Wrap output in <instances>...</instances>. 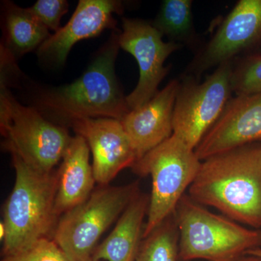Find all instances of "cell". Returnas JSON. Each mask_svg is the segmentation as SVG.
Returning a JSON list of instances; mask_svg holds the SVG:
<instances>
[{"label": "cell", "instance_id": "cell-1", "mask_svg": "<svg viewBox=\"0 0 261 261\" xmlns=\"http://www.w3.org/2000/svg\"><path fill=\"white\" fill-rule=\"evenodd\" d=\"M189 196L228 219L261 227V145L250 144L204 160Z\"/></svg>", "mask_w": 261, "mask_h": 261}, {"label": "cell", "instance_id": "cell-2", "mask_svg": "<svg viewBox=\"0 0 261 261\" xmlns=\"http://www.w3.org/2000/svg\"><path fill=\"white\" fill-rule=\"evenodd\" d=\"M119 48L114 33L78 80L43 93L36 108L60 125L82 118L121 121L130 111L115 71Z\"/></svg>", "mask_w": 261, "mask_h": 261}, {"label": "cell", "instance_id": "cell-3", "mask_svg": "<svg viewBox=\"0 0 261 261\" xmlns=\"http://www.w3.org/2000/svg\"><path fill=\"white\" fill-rule=\"evenodd\" d=\"M13 156L14 187L3 206L5 237L3 257L13 255L42 239L53 238L60 218L55 211L58 171L42 173Z\"/></svg>", "mask_w": 261, "mask_h": 261}, {"label": "cell", "instance_id": "cell-4", "mask_svg": "<svg viewBox=\"0 0 261 261\" xmlns=\"http://www.w3.org/2000/svg\"><path fill=\"white\" fill-rule=\"evenodd\" d=\"M179 231L178 260L233 261L261 246V231L214 214L185 195L174 213Z\"/></svg>", "mask_w": 261, "mask_h": 261}, {"label": "cell", "instance_id": "cell-5", "mask_svg": "<svg viewBox=\"0 0 261 261\" xmlns=\"http://www.w3.org/2000/svg\"><path fill=\"white\" fill-rule=\"evenodd\" d=\"M0 132L3 148L42 173L54 171L72 140L64 126L20 104L5 86L0 93Z\"/></svg>", "mask_w": 261, "mask_h": 261}, {"label": "cell", "instance_id": "cell-6", "mask_svg": "<svg viewBox=\"0 0 261 261\" xmlns=\"http://www.w3.org/2000/svg\"><path fill=\"white\" fill-rule=\"evenodd\" d=\"M201 163L195 149L173 134L132 166L140 176L150 175L152 178V192L142 238L174 214L185 190L197 176Z\"/></svg>", "mask_w": 261, "mask_h": 261}, {"label": "cell", "instance_id": "cell-7", "mask_svg": "<svg viewBox=\"0 0 261 261\" xmlns=\"http://www.w3.org/2000/svg\"><path fill=\"white\" fill-rule=\"evenodd\" d=\"M139 194V181L99 185L87 200L60 218L51 240L70 260L89 258L103 233Z\"/></svg>", "mask_w": 261, "mask_h": 261}, {"label": "cell", "instance_id": "cell-8", "mask_svg": "<svg viewBox=\"0 0 261 261\" xmlns=\"http://www.w3.org/2000/svg\"><path fill=\"white\" fill-rule=\"evenodd\" d=\"M233 61L219 65L202 83L187 76L180 82L173 111V135L195 149L219 119L231 97Z\"/></svg>", "mask_w": 261, "mask_h": 261}, {"label": "cell", "instance_id": "cell-9", "mask_svg": "<svg viewBox=\"0 0 261 261\" xmlns=\"http://www.w3.org/2000/svg\"><path fill=\"white\" fill-rule=\"evenodd\" d=\"M152 23L140 19L123 18L122 32L118 34L120 48L135 57L140 68V79L126 99L129 111L148 102L157 94L159 84L168 75V57L183 47L173 42H166Z\"/></svg>", "mask_w": 261, "mask_h": 261}, {"label": "cell", "instance_id": "cell-10", "mask_svg": "<svg viewBox=\"0 0 261 261\" xmlns=\"http://www.w3.org/2000/svg\"><path fill=\"white\" fill-rule=\"evenodd\" d=\"M261 47V0H240L221 22L190 70L195 75Z\"/></svg>", "mask_w": 261, "mask_h": 261}, {"label": "cell", "instance_id": "cell-11", "mask_svg": "<svg viewBox=\"0 0 261 261\" xmlns=\"http://www.w3.org/2000/svg\"><path fill=\"white\" fill-rule=\"evenodd\" d=\"M69 125L88 144L93 156L94 178L99 185H108L122 170L137 162L135 149L119 120L82 118Z\"/></svg>", "mask_w": 261, "mask_h": 261}, {"label": "cell", "instance_id": "cell-12", "mask_svg": "<svg viewBox=\"0 0 261 261\" xmlns=\"http://www.w3.org/2000/svg\"><path fill=\"white\" fill-rule=\"evenodd\" d=\"M261 141V93L231 97L195 149L201 161Z\"/></svg>", "mask_w": 261, "mask_h": 261}, {"label": "cell", "instance_id": "cell-13", "mask_svg": "<svg viewBox=\"0 0 261 261\" xmlns=\"http://www.w3.org/2000/svg\"><path fill=\"white\" fill-rule=\"evenodd\" d=\"M123 12L121 1L80 0L66 25L51 34L38 49L39 58L53 65L64 64L75 43L114 28L116 21L113 14L121 15Z\"/></svg>", "mask_w": 261, "mask_h": 261}, {"label": "cell", "instance_id": "cell-14", "mask_svg": "<svg viewBox=\"0 0 261 261\" xmlns=\"http://www.w3.org/2000/svg\"><path fill=\"white\" fill-rule=\"evenodd\" d=\"M180 81L171 80L144 106L130 111L121 120L137 161L173 134V118Z\"/></svg>", "mask_w": 261, "mask_h": 261}, {"label": "cell", "instance_id": "cell-15", "mask_svg": "<svg viewBox=\"0 0 261 261\" xmlns=\"http://www.w3.org/2000/svg\"><path fill=\"white\" fill-rule=\"evenodd\" d=\"M87 141L80 135L72 137L58 168L55 211L58 217L80 205L94 191L95 178L89 163Z\"/></svg>", "mask_w": 261, "mask_h": 261}, {"label": "cell", "instance_id": "cell-16", "mask_svg": "<svg viewBox=\"0 0 261 261\" xmlns=\"http://www.w3.org/2000/svg\"><path fill=\"white\" fill-rule=\"evenodd\" d=\"M149 204V196L139 194L120 216L112 232L96 247L92 257L99 261H135Z\"/></svg>", "mask_w": 261, "mask_h": 261}, {"label": "cell", "instance_id": "cell-17", "mask_svg": "<svg viewBox=\"0 0 261 261\" xmlns=\"http://www.w3.org/2000/svg\"><path fill=\"white\" fill-rule=\"evenodd\" d=\"M4 20L5 44L1 51L14 60L39 49L51 35L29 8H20L11 2L5 3Z\"/></svg>", "mask_w": 261, "mask_h": 261}, {"label": "cell", "instance_id": "cell-18", "mask_svg": "<svg viewBox=\"0 0 261 261\" xmlns=\"http://www.w3.org/2000/svg\"><path fill=\"white\" fill-rule=\"evenodd\" d=\"M192 7V0H165L152 24L169 42L192 45L197 37Z\"/></svg>", "mask_w": 261, "mask_h": 261}, {"label": "cell", "instance_id": "cell-19", "mask_svg": "<svg viewBox=\"0 0 261 261\" xmlns=\"http://www.w3.org/2000/svg\"><path fill=\"white\" fill-rule=\"evenodd\" d=\"M179 231L174 214L141 242L135 261H178Z\"/></svg>", "mask_w": 261, "mask_h": 261}, {"label": "cell", "instance_id": "cell-20", "mask_svg": "<svg viewBox=\"0 0 261 261\" xmlns=\"http://www.w3.org/2000/svg\"><path fill=\"white\" fill-rule=\"evenodd\" d=\"M231 86L236 96L261 93V51L247 55L233 63Z\"/></svg>", "mask_w": 261, "mask_h": 261}, {"label": "cell", "instance_id": "cell-21", "mask_svg": "<svg viewBox=\"0 0 261 261\" xmlns=\"http://www.w3.org/2000/svg\"><path fill=\"white\" fill-rule=\"evenodd\" d=\"M1 261H71L51 239L45 238Z\"/></svg>", "mask_w": 261, "mask_h": 261}, {"label": "cell", "instance_id": "cell-22", "mask_svg": "<svg viewBox=\"0 0 261 261\" xmlns=\"http://www.w3.org/2000/svg\"><path fill=\"white\" fill-rule=\"evenodd\" d=\"M29 9L44 27L56 32L61 29V18L68 12V3L65 0H38Z\"/></svg>", "mask_w": 261, "mask_h": 261}, {"label": "cell", "instance_id": "cell-23", "mask_svg": "<svg viewBox=\"0 0 261 261\" xmlns=\"http://www.w3.org/2000/svg\"><path fill=\"white\" fill-rule=\"evenodd\" d=\"M233 261H261V257L254 256V255H252V257L242 256Z\"/></svg>", "mask_w": 261, "mask_h": 261}, {"label": "cell", "instance_id": "cell-24", "mask_svg": "<svg viewBox=\"0 0 261 261\" xmlns=\"http://www.w3.org/2000/svg\"><path fill=\"white\" fill-rule=\"evenodd\" d=\"M246 254H248V255H254V256L261 257V250L257 248L255 249V250H249L248 252H247Z\"/></svg>", "mask_w": 261, "mask_h": 261}, {"label": "cell", "instance_id": "cell-25", "mask_svg": "<svg viewBox=\"0 0 261 261\" xmlns=\"http://www.w3.org/2000/svg\"><path fill=\"white\" fill-rule=\"evenodd\" d=\"M83 261H99L95 260V259H94L92 256H91L90 257H89V258L86 259V260H84Z\"/></svg>", "mask_w": 261, "mask_h": 261}]
</instances>
